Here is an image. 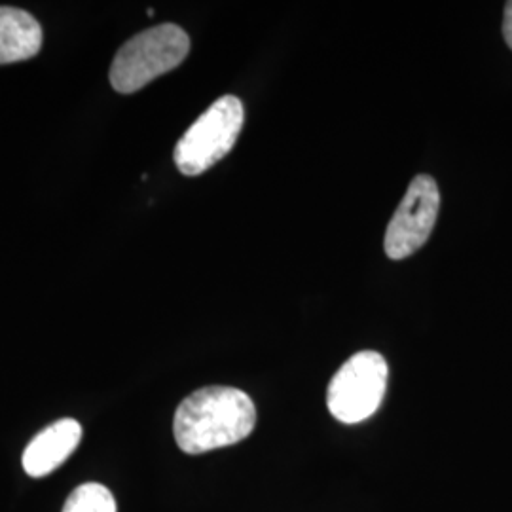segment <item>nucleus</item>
<instances>
[{
  "label": "nucleus",
  "instance_id": "nucleus-5",
  "mask_svg": "<svg viewBox=\"0 0 512 512\" xmlns=\"http://www.w3.org/2000/svg\"><path fill=\"white\" fill-rule=\"evenodd\" d=\"M440 192L433 177L418 175L385 230V253L393 260L414 255L431 236L439 217Z\"/></svg>",
  "mask_w": 512,
  "mask_h": 512
},
{
  "label": "nucleus",
  "instance_id": "nucleus-6",
  "mask_svg": "<svg viewBox=\"0 0 512 512\" xmlns=\"http://www.w3.org/2000/svg\"><path fill=\"white\" fill-rule=\"evenodd\" d=\"M82 439V425L65 418L40 431L23 452V469L33 478L52 475L61 467Z\"/></svg>",
  "mask_w": 512,
  "mask_h": 512
},
{
  "label": "nucleus",
  "instance_id": "nucleus-4",
  "mask_svg": "<svg viewBox=\"0 0 512 512\" xmlns=\"http://www.w3.org/2000/svg\"><path fill=\"white\" fill-rule=\"evenodd\" d=\"M387 372L384 357L376 351H361L349 357L330 380V414L342 423L368 420L384 401Z\"/></svg>",
  "mask_w": 512,
  "mask_h": 512
},
{
  "label": "nucleus",
  "instance_id": "nucleus-1",
  "mask_svg": "<svg viewBox=\"0 0 512 512\" xmlns=\"http://www.w3.org/2000/svg\"><path fill=\"white\" fill-rule=\"evenodd\" d=\"M256 425L253 399L236 387L209 385L179 404L173 433L184 454L198 456L247 439Z\"/></svg>",
  "mask_w": 512,
  "mask_h": 512
},
{
  "label": "nucleus",
  "instance_id": "nucleus-3",
  "mask_svg": "<svg viewBox=\"0 0 512 512\" xmlns=\"http://www.w3.org/2000/svg\"><path fill=\"white\" fill-rule=\"evenodd\" d=\"M243 122L245 109L236 95L217 99L179 139L173 154L179 171L196 177L211 169L234 148Z\"/></svg>",
  "mask_w": 512,
  "mask_h": 512
},
{
  "label": "nucleus",
  "instance_id": "nucleus-9",
  "mask_svg": "<svg viewBox=\"0 0 512 512\" xmlns=\"http://www.w3.org/2000/svg\"><path fill=\"white\" fill-rule=\"evenodd\" d=\"M503 37L507 46L512 50V0L505 4V18H503Z\"/></svg>",
  "mask_w": 512,
  "mask_h": 512
},
{
  "label": "nucleus",
  "instance_id": "nucleus-7",
  "mask_svg": "<svg viewBox=\"0 0 512 512\" xmlns=\"http://www.w3.org/2000/svg\"><path fill=\"white\" fill-rule=\"evenodd\" d=\"M42 48V29L29 12L0 6V65L31 59Z\"/></svg>",
  "mask_w": 512,
  "mask_h": 512
},
{
  "label": "nucleus",
  "instance_id": "nucleus-2",
  "mask_svg": "<svg viewBox=\"0 0 512 512\" xmlns=\"http://www.w3.org/2000/svg\"><path fill=\"white\" fill-rule=\"evenodd\" d=\"M188 52L190 38L179 25L164 23L147 29L118 50L110 65V84L116 92H139L154 78L177 69Z\"/></svg>",
  "mask_w": 512,
  "mask_h": 512
},
{
  "label": "nucleus",
  "instance_id": "nucleus-8",
  "mask_svg": "<svg viewBox=\"0 0 512 512\" xmlns=\"http://www.w3.org/2000/svg\"><path fill=\"white\" fill-rule=\"evenodd\" d=\"M63 512H116V499L107 486L88 482L69 495Z\"/></svg>",
  "mask_w": 512,
  "mask_h": 512
}]
</instances>
